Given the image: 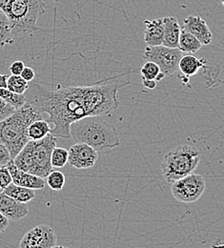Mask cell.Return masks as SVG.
<instances>
[{"mask_svg":"<svg viewBox=\"0 0 224 248\" xmlns=\"http://www.w3.org/2000/svg\"><path fill=\"white\" fill-rule=\"evenodd\" d=\"M119 82H103L88 86H59L48 90L40 84H33L25 92L26 102L32 104L41 114H48L46 120L53 126L51 135L69 139L70 125L87 117H101L111 114L119 105Z\"/></svg>","mask_w":224,"mask_h":248,"instance_id":"cell-1","label":"cell"},{"mask_svg":"<svg viewBox=\"0 0 224 248\" xmlns=\"http://www.w3.org/2000/svg\"><path fill=\"white\" fill-rule=\"evenodd\" d=\"M70 135L76 142L88 144L97 152H107L120 144L115 125L100 117H87L73 123L70 125Z\"/></svg>","mask_w":224,"mask_h":248,"instance_id":"cell-2","label":"cell"},{"mask_svg":"<svg viewBox=\"0 0 224 248\" xmlns=\"http://www.w3.org/2000/svg\"><path fill=\"white\" fill-rule=\"evenodd\" d=\"M38 120H43V114L31 103L25 102L10 117L0 122V141L9 150L12 159L29 141L27 135L29 125Z\"/></svg>","mask_w":224,"mask_h":248,"instance_id":"cell-3","label":"cell"},{"mask_svg":"<svg viewBox=\"0 0 224 248\" xmlns=\"http://www.w3.org/2000/svg\"><path fill=\"white\" fill-rule=\"evenodd\" d=\"M0 12L8 18L15 37L38 30L37 20L45 14L46 5L44 0H0Z\"/></svg>","mask_w":224,"mask_h":248,"instance_id":"cell-4","label":"cell"},{"mask_svg":"<svg viewBox=\"0 0 224 248\" xmlns=\"http://www.w3.org/2000/svg\"><path fill=\"white\" fill-rule=\"evenodd\" d=\"M57 146V138L49 134L39 140H29L13 161L22 171L42 179L53 170L51 154Z\"/></svg>","mask_w":224,"mask_h":248,"instance_id":"cell-5","label":"cell"},{"mask_svg":"<svg viewBox=\"0 0 224 248\" xmlns=\"http://www.w3.org/2000/svg\"><path fill=\"white\" fill-rule=\"evenodd\" d=\"M200 150L190 144L179 145L163 157L161 171L167 183L174 182L194 173L200 161Z\"/></svg>","mask_w":224,"mask_h":248,"instance_id":"cell-6","label":"cell"},{"mask_svg":"<svg viewBox=\"0 0 224 248\" xmlns=\"http://www.w3.org/2000/svg\"><path fill=\"white\" fill-rule=\"evenodd\" d=\"M183 53L178 48H169L163 45L147 46L143 54V60L156 63L160 71L166 76H171L179 70V62Z\"/></svg>","mask_w":224,"mask_h":248,"instance_id":"cell-7","label":"cell"},{"mask_svg":"<svg viewBox=\"0 0 224 248\" xmlns=\"http://www.w3.org/2000/svg\"><path fill=\"white\" fill-rule=\"evenodd\" d=\"M206 182L203 176L190 174L172 184L171 191L173 196L179 202L192 203L196 202L204 193Z\"/></svg>","mask_w":224,"mask_h":248,"instance_id":"cell-8","label":"cell"},{"mask_svg":"<svg viewBox=\"0 0 224 248\" xmlns=\"http://www.w3.org/2000/svg\"><path fill=\"white\" fill-rule=\"evenodd\" d=\"M55 230L46 224L37 225L29 230L21 239L20 248H52L57 246Z\"/></svg>","mask_w":224,"mask_h":248,"instance_id":"cell-9","label":"cell"},{"mask_svg":"<svg viewBox=\"0 0 224 248\" xmlns=\"http://www.w3.org/2000/svg\"><path fill=\"white\" fill-rule=\"evenodd\" d=\"M69 152L68 163L75 169H89L98 159V152L85 143L74 144Z\"/></svg>","mask_w":224,"mask_h":248,"instance_id":"cell-10","label":"cell"},{"mask_svg":"<svg viewBox=\"0 0 224 248\" xmlns=\"http://www.w3.org/2000/svg\"><path fill=\"white\" fill-rule=\"evenodd\" d=\"M6 166L11 174L12 183L14 185L22 186V187L29 188L32 190H39V189H43L45 187L46 184H45L44 179L20 170L19 168H17L15 165L13 159L11 161H9L6 164Z\"/></svg>","mask_w":224,"mask_h":248,"instance_id":"cell-11","label":"cell"},{"mask_svg":"<svg viewBox=\"0 0 224 248\" xmlns=\"http://www.w3.org/2000/svg\"><path fill=\"white\" fill-rule=\"evenodd\" d=\"M183 27L192 33L193 35L201 43V45H209L212 42L213 34L207 22L199 16L190 15L183 20Z\"/></svg>","mask_w":224,"mask_h":248,"instance_id":"cell-12","label":"cell"},{"mask_svg":"<svg viewBox=\"0 0 224 248\" xmlns=\"http://www.w3.org/2000/svg\"><path fill=\"white\" fill-rule=\"evenodd\" d=\"M0 213L9 220L17 221L29 214L27 203L19 202L0 191Z\"/></svg>","mask_w":224,"mask_h":248,"instance_id":"cell-13","label":"cell"},{"mask_svg":"<svg viewBox=\"0 0 224 248\" xmlns=\"http://www.w3.org/2000/svg\"><path fill=\"white\" fill-rule=\"evenodd\" d=\"M163 23V41L162 45L169 48H178L179 38L181 27L178 19L174 16H168L162 17Z\"/></svg>","mask_w":224,"mask_h":248,"instance_id":"cell-14","label":"cell"},{"mask_svg":"<svg viewBox=\"0 0 224 248\" xmlns=\"http://www.w3.org/2000/svg\"><path fill=\"white\" fill-rule=\"evenodd\" d=\"M207 61L205 59L196 58L194 55H183L179 62V70L184 76V84H188L189 78L196 75L199 70L206 68Z\"/></svg>","mask_w":224,"mask_h":248,"instance_id":"cell-15","label":"cell"},{"mask_svg":"<svg viewBox=\"0 0 224 248\" xmlns=\"http://www.w3.org/2000/svg\"><path fill=\"white\" fill-rule=\"evenodd\" d=\"M144 41L147 46H160L163 41V23L162 17L158 19L145 20Z\"/></svg>","mask_w":224,"mask_h":248,"instance_id":"cell-16","label":"cell"},{"mask_svg":"<svg viewBox=\"0 0 224 248\" xmlns=\"http://www.w3.org/2000/svg\"><path fill=\"white\" fill-rule=\"evenodd\" d=\"M202 47L201 43L187 31L184 27H181L179 38L178 49L183 54H194Z\"/></svg>","mask_w":224,"mask_h":248,"instance_id":"cell-17","label":"cell"},{"mask_svg":"<svg viewBox=\"0 0 224 248\" xmlns=\"http://www.w3.org/2000/svg\"><path fill=\"white\" fill-rule=\"evenodd\" d=\"M2 192L7 196L11 197L12 199L23 203H27L35 198L34 190L22 186H15L13 183L10 184L4 190H2Z\"/></svg>","mask_w":224,"mask_h":248,"instance_id":"cell-18","label":"cell"},{"mask_svg":"<svg viewBox=\"0 0 224 248\" xmlns=\"http://www.w3.org/2000/svg\"><path fill=\"white\" fill-rule=\"evenodd\" d=\"M51 124L46 120H38L29 125L27 135L29 140H39L51 133Z\"/></svg>","mask_w":224,"mask_h":248,"instance_id":"cell-19","label":"cell"},{"mask_svg":"<svg viewBox=\"0 0 224 248\" xmlns=\"http://www.w3.org/2000/svg\"><path fill=\"white\" fill-rule=\"evenodd\" d=\"M15 43V35L6 16L0 12V48Z\"/></svg>","mask_w":224,"mask_h":248,"instance_id":"cell-20","label":"cell"},{"mask_svg":"<svg viewBox=\"0 0 224 248\" xmlns=\"http://www.w3.org/2000/svg\"><path fill=\"white\" fill-rule=\"evenodd\" d=\"M6 88L12 93L24 94L29 88V82L23 79L20 76L11 75L7 78Z\"/></svg>","mask_w":224,"mask_h":248,"instance_id":"cell-21","label":"cell"},{"mask_svg":"<svg viewBox=\"0 0 224 248\" xmlns=\"http://www.w3.org/2000/svg\"><path fill=\"white\" fill-rule=\"evenodd\" d=\"M140 75L141 78L154 79L156 81H160L165 78V75L160 71V67L152 62H146L141 67Z\"/></svg>","mask_w":224,"mask_h":248,"instance_id":"cell-22","label":"cell"},{"mask_svg":"<svg viewBox=\"0 0 224 248\" xmlns=\"http://www.w3.org/2000/svg\"><path fill=\"white\" fill-rule=\"evenodd\" d=\"M69 152L65 148L56 146L51 154V164L53 168H62L68 163Z\"/></svg>","mask_w":224,"mask_h":248,"instance_id":"cell-23","label":"cell"},{"mask_svg":"<svg viewBox=\"0 0 224 248\" xmlns=\"http://www.w3.org/2000/svg\"><path fill=\"white\" fill-rule=\"evenodd\" d=\"M0 97L10 103L15 109L20 108L26 102L24 94L12 93L7 88H0Z\"/></svg>","mask_w":224,"mask_h":248,"instance_id":"cell-24","label":"cell"},{"mask_svg":"<svg viewBox=\"0 0 224 248\" xmlns=\"http://www.w3.org/2000/svg\"><path fill=\"white\" fill-rule=\"evenodd\" d=\"M66 178L65 175L60 171H51L47 176V185L55 191H61L64 187Z\"/></svg>","mask_w":224,"mask_h":248,"instance_id":"cell-25","label":"cell"},{"mask_svg":"<svg viewBox=\"0 0 224 248\" xmlns=\"http://www.w3.org/2000/svg\"><path fill=\"white\" fill-rule=\"evenodd\" d=\"M16 109L0 97V122L10 117Z\"/></svg>","mask_w":224,"mask_h":248,"instance_id":"cell-26","label":"cell"},{"mask_svg":"<svg viewBox=\"0 0 224 248\" xmlns=\"http://www.w3.org/2000/svg\"><path fill=\"white\" fill-rule=\"evenodd\" d=\"M10 184H12V177L7 166H0V190H4Z\"/></svg>","mask_w":224,"mask_h":248,"instance_id":"cell-27","label":"cell"},{"mask_svg":"<svg viewBox=\"0 0 224 248\" xmlns=\"http://www.w3.org/2000/svg\"><path fill=\"white\" fill-rule=\"evenodd\" d=\"M24 67H25V64L22 61H14L11 63L9 70H10L11 74L14 76H20Z\"/></svg>","mask_w":224,"mask_h":248,"instance_id":"cell-28","label":"cell"},{"mask_svg":"<svg viewBox=\"0 0 224 248\" xmlns=\"http://www.w3.org/2000/svg\"><path fill=\"white\" fill-rule=\"evenodd\" d=\"M11 160H12V157L9 153V150L4 145V143L0 141V166L6 165Z\"/></svg>","mask_w":224,"mask_h":248,"instance_id":"cell-29","label":"cell"},{"mask_svg":"<svg viewBox=\"0 0 224 248\" xmlns=\"http://www.w3.org/2000/svg\"><path fill=\"white\" fill-rule=\"evenodd\" d=\"M20 77L23 78V79H25L27 82H30V81H32L33 79H34V78H35V73H34V71H33V69L31 68V67H24V69H23V71L21 72V74H20Z\"/></svg>","mask_w":224,"mask_h":248,"instance_id":"cell-30","label":"cell"},{"mask_svg":"<svg viewBox=\"0 0 224 248\" xmlns=\"http://www.w3.org/2000/svg\"><path fill=\"white\" fill-rule=\"evenodd\" d=\"M142 80V84L143 86H145L146 88L153 90L157 87V81L154 79H145V78H141Z\"/></svg>","mask_w":224,"mask_h":248,"instance_id":"cell-31","label":"cell"},{"mask_svg":"<svg viewBox=\"0 0 224 248\" xmlns=\"http://www.w3.org/2000/svg\"><path fill=\"white\" fill-rule=\"evenodd\" d=\"M9 226V219L0 213V233H3Z\"/></svg>","mask_w":224,"mask_h":248,"instance_id":"cell-32","label":"cell"},{"mask_svg":"<svg viewBox=\"0 0 224 248\" xmlns=\"http://www.w3.org/2000/svg\"><path fill=\"white\" fill-rule=\"evenodd\" d=\"M7 78H8L7 75L0 74V88H6V86H7Z\"/></svg>","mask_w":224,"mask_h":248,"instance_id":"cell-33","label":"cell"},{"mask_svg":"<svg viewBox=\"0 0 224 248\" xmlns=\"http://www.w3.org/2000/svg\"><path fill=\"white\" fill-rule=\"evenodd\" d=\"M211 248H224V242H223V240H222V239L216 240V241L212 244Z\"/></svg>","mask_w":224,"mask_h":248,"instance_id":"cell-34","label":"cell"},{"mask_svg":"<svg viewBox=\"0 0 224 248\" xmlns=\"http://www.w3.org/2000/svg\"><path fill=\"white\" fill-rule=\"evenodd\" d=\"M52 248H65L63 246H55V247H53Z\"/></svg>","mask_w":224,"mask_h":248,"instance_id":"cell-35","label":"cell"},{"mask_svg":"<svg viewBox=\"0 0 224 248\" xmlns=\"http://www.w3.org/2000/svg\"><path fill=\"white\" fill-rule=\"evenodd\" d=\"M58 1H60V0H58Z\"/></svg>","mask_w":224,"mask_h":248,"instance_id":"cell-36","label":"cell"},{"mask_svg":"<svg viewBox=\"0 0 224 248\" xmlns=\"http://www.w3.org/2000/svg\"><path fill=\"white\" fill-rule=\"evenodd\" d=\"M0 191H2V190H0Z\"/></svg>","mask_w":224,"mask_h":248,"instance_id":"cell-37","label":"cell"}]
</instances>
